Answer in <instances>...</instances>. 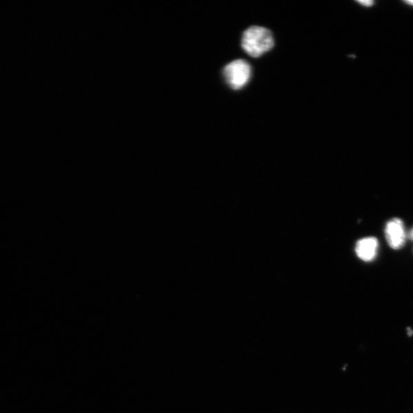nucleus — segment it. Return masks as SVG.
<instances>
[{
    "label": "nucleus",
    "instance_id": "5",
    "mask_svg": "<svg viewBox=\"0 0 413 413\" xmlns=\"http://www.w3.org/2000/svg\"><path fill=\"white\" fill-rule=\"evenodd\" d=\"M358 3L362 5L363 6L366 7H371L373 5H374V2L370 1V0H367V1H363V0H362V1H358Z\"/></svg>",
    "mask_w": 413,
    "mask_h": 413
},
{
    "label": "nucleus",
    "instance_id": "2",
    "mask_svg": "<svg viewBox=\"0 0 413 413\" xmlns=\"http://www.w3.org/2000/svg\"><path fill=\"white\" fill-rule=\"evenodd\" d=\"M223 73L231 88L240 90L246 86L250 80L251 67L246 61L236 60L229 63Z\"/></svg>",
    "mask_w": 413,
    "mask_h": 413
},
{
    "label": "nucleus",
    "instance_id": "7",
    "mask_svg": "<svg viewBox=\"0 0 413 413\" xmlns=\"http://www.w3.org/2000/svg\"><path fill=\"white\" fill-rule=\"evenodd\" d=\"M405 4H407L409 6H412L413 7V1H405L403 2Z\"/></svg>",
    "mask_w": 413,
    "mask_h": 413
},
{
    "label": "nucleus",
    "instance_id": "8",
    "mask_svg": "<svg viewBox=\"0 0 413 413\" xmlns=\"http://www.w3.org/2000/svg\"><path fill=\"white\" fill-rule=\"evenodd\" d=\"M407 330H408V331H407V332H408V334H409V336H410V337H411V336H412V334H413V331H412V329H411V328H408Z\"/></svg>",
    "mask_w": 413,
    "mask_h": 413
},
{
    "label": "nucleus",
    "instance_id": "6",
    "mask_svg": "<svg viewBox=\"0 0 413 413\" xmlns=\"http://www.w3.org/2000/svg\"><path fill=\"white\" fill-rule=\"evenodd\" d=\"M409 238H410V239L413 241V228L410 231Z\"/></svg>",
    "mask_w": 413,
    "mask_h": 413
},
{
    "label": "nucleus",
    "instance_id": "1",
    "mask_svg": "<svg viewBox=\"0 0 413 413\" xmlns=\"http://www.w3.org/2000/svg\"><path fill=\"white\" fill-rule=\"evenodd\" d=\"M274 39L270 30L261 26H252L243 34L241 45L251 57L258 58L271 50Z\"/></svg>",
    "mask_w": 413,
    "mask_h": 413
},
{
    "label": "nucleus",
    "instance_id": "3",
    "mask_svg": "<svg viewBox=\"0 0 413 413\" xmlns=\"http://www.w3.org/2000/svg\"><path fill=\"white\" fill-rule=\"evenodd\" d=\"M385 234L391 248L399 250L403 247L407 235H405L403 223L401 219L390 220L387 223Z\"/></svg>",
    "mask_w": 413,
    "mask_h": 413
},
{
    "label": "nucleus",
    "instance_id": "4",
    "mask_svg": "<svg viewBox=\"0 0 413 413\" xmlns=\"http://www.w3.org/2000/svg\"><path fill=\"white\" fill-rule=\"evenodd\" d=\"M379 243L375 237L363 238L356 245V254L361 260L370 262L377 254Z\"/></svg>",
    "mask_w": 413,
    "mask_h": 413
}]
</instances>
